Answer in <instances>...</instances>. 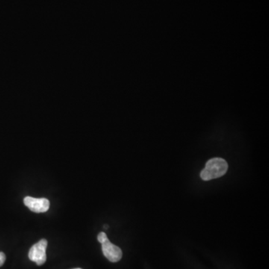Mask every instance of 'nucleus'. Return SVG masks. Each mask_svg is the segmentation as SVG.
<instances>
[{"label":"nucleus","mask_w":269,"mask_h":269,"mask_svg":"<svg viewBox=\"0 0 269 269\" xmlns=\"http://www.w3.org/2000/svg\"><path fill=\"white\" fill-rule=\"evenodd\" d=\"M227 169L228 164L224 159L213 158L206 162V167L200 172V177L204 181L218 178L224 176Z\"/></svg>","instance_id":"f257e3e1"},{"label":"nucleus","mask_w":269,"mask_h":269,"mask_svg":"<svg viewBox=\"0 0 269 269\" xmlns=\"http://www.w3.org/2000/svg\"><path fill=\"white\" fill-rule=\"evenodd\" d=\"M47 244L48 242L45 238L35 244L29 252V258L30 260L36 262L38 265H44L47 261L46 250H47Z\"/></svg>","instance_id":"f03ea898"},{"label":"nucleus","mask_w":269,"mask_h":269,"mask_svg":"<svg viewBox=\"0 0 269 269\" xmlns=\"http://www.w3.org/2000/svg\"><path fill=\"white\" fill-rule=\"evenodd\" d=\"M102 244V250L103 255L109 259L110 262H117L121 260L122 258V250L118 246L112 244L109 238L105 240Z\"/></svg>","instance_id":"7ed1b4c3"},{"label":"nucleus","mask_w":269,"mask_h":269,"mask_svg":"<svg viewBox=\"0 0 269 269\" xmlns=\"http://www.w3.org/2000/svg\"><path fill=\"white\" fill-rule=\"evenodd\" d=\"M24 201L25 206H27L32 212H36V213L45 212L50 209V201L47 198L26 197Z\"/></svg>","instance_id":"20e7f679"},{"label":"nucleus","mask_w":269,"mask_h":269,"mask_svg":"<svg viewBox=\"0 0 269 269\" xmlns=\"http://www.w3.org/2000/svg\"><path fill=\"white\" fill-rule=\"evenodd\" d=\"M108 237L105 232H101L99 233L98 236H97V239H98L99 242L103 243L105 240L107 239Z\"/></svg>","instance_id":"39448f33"},{"label":"nucleus","mask_w":269,"mask_h":269,"mask_svg":"<svg viewBox=\"0 0 269 269\" xmlns=\"http://www.w3.org/2000/svg\"><path fill=\"white\" fill-rule=\"evenodd\" d=\"M6 256L4 253L0 252V267L3 266V264L6 262Z\"/></svg>","instance_id":"423d86ee"},{"label":"nucleus","mask_w":269,"mask_h":269,"mask_svg":"<svg viewBox=\"0 0 269 269\" xmlns=\"http://www.w3.org/2000/svg\"><path fill=\"white\" fill-rule=\"evenodd\" d=\"M75 269H81V268H75Z\"/></svg>","instance_id":"0eeeda50"}]
</instances>
